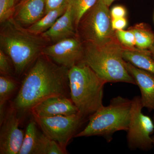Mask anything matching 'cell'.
<instances>
[{
	"label": "cell",
	"instance_id": "1",
	"mask_svg": "<svg viewBox=\"0 0 154 154\" xmlns=\"http://www.w3.org/2000/svg\"><path fill=\"white\" fill-rule=\"evenodd\" d=\"M69 69L42 54L25 75L14 101L11 102L20 119L42 100L51 96L70 97Z\"/></svg>",
	"mask_w": 154,
	"mask_h": 154
},
{
	"label": "cell",
	"instance_id": "2",
	"mask_svg": "<svg viewBox=\"0 0 154 154\" xmlns=\"http://www.w3.org/2000/svg\"><path fill=\"white\" fill-rule=\"evenodd\" d=\"M1 25V49L11 60L15 74L22 76L42 54L48 41L23 28L13 17Z\"/></svg>",
	"mask_w": 154,
	"mask_h": 154
},
{
	"label": "cell",
	"instance_id": "3",
	"mask_svg": "<svg viewBox=\"0 0 154 154\" xmlns=\"http://www.w3.org/2000/svg\"><path fill=\"white\" fill-rule=\"evenodd\" d=\"M122 51L123 47L116 37L102 45L84 42L82 63L88 66L107 83L124 82L136 85L127 69Z\"/></svg>",
	"mask_w": 154,
	"mask_h": 154
},
{
	"label": "cell",
	"instance_id": "4",
	"mask_svg": "<svg viewBox=\"0 0 154 154\" xmlns=\"http://www.w3.org/2000/svg\"><path fill=\"white\" fill-rule=\"evenodd\" d=\"M71 99L79 112L86 118L103 107L104 86L106 84L87 65L81 63L69 69Z\"/></svg>",
	"mask_w": 154,
	"mask_h": 154
},
{
	"label": "cell",
	"instance_id": "5",
	"mask_svg": "<svg viewBox=\"0 0 154 154\" xmlns=\"http://www.w3.org/2000/svg\"><path fill=\"white\" fill-rule=\"evenodd\" d=\"M132 100L121 96L113 98L89 118L88 125L74 137L100 136L108 142L120 131H127L130 121Z\"/></svg>",
	"mask_w": 154,
	"mask_h": 154
},
{
	"label": "cell",
	"instance_id": "6",
	"mask_svg": "<svg viewBox=\"0 0 154 154\" xmlns=\"http://www.w3.org/2000/svg\"><path fill=\"white\" fill-rule=\"evenodd\" d=\"M77 33L84 42L98 45L106 44L116 38L109 7L104 0H97L83 15Z\"/></svg>",
	"mask_w": 154,
	"mask_h": 154
},
{
	"label": "cell",
	"instance_id": "7",
	"mask_svg": "<svg viewBox=\"0 0 154 154\" xmlns=\"http://www.w3.org/2000/svg\"><path fill=\"white\" fill-rule=\"evenodd\" d=\"M131 118L127 135L128 146L131 150L147 151L153 146L151 135L154 132V122L142 113L140 96L132 99Z\"/></svg>",
	"mask_w": 154,
	"mask_h": 154
},
{
	"label": "cell",
	"instance_id": "8",
	"mask_svg": "<svg viewBox=\"0 0 154 154\" xmlns=\"http://www.w3.org/2000/svg\"><path fill=\"white\" fill-rule=\"evenodd\" d=\"M33 118L43 133L57 142L66 152L69 142L78 133L87 118L79 112L71 115Z\"/></svg>",
	"mask_w": 154,
	"mask_h": 154
},
{
	"label": "cell",
	"instance_id": "9",
	"mask_svg": "<svg viewBox=\"0 0 154 154\" xmlns=\"http://www.w3.org/2000/svg\"><path fill=\"white\" fill-rule=\"evenodd\" d=\"M84 42L78 35L46 46L42 54L55 63L69 69L82 62Z\"/></svg>",
	"mask_w": 154,
	"mask_h": 154
},
{
	"label": "cell",
	"instance_id": "10",
	"mask_svg": "<svg viewBox=\"0 0 154 154\" xmlns=\"http://www.w3.org/2000/svg\"><path fill=\"white\" fill-rule=\"evenodd\" d=\"M20 121L17 110L10 103L0 121V154L19 153L25 135L19 128Z\"/></svg>",
	"mask_w": 154,
	"mask_h": 154
},
{
	"label": "cell",
	"instance_id": "11",
	"mask_svg": "<svg viewBox=\"0 0 154 154\" xmlns=\"http://www.w3.org/2000/svg\"><path fill=\"white\" fill-rule=\"evenodd\" d=\"M76 106L70 97L63 96H51L35 105L30 111L33 117H51L71 115L79 113Z\"/></svg>",
	"mask_w": 154,
	"mask_h": 154
},
{
	"label": "cell",
	"instance_id": "12",
	"mask_svg": "<svg viewBox=\"0 0 154 154\" xmlns=\"http://www.w3.org/2000/svg\"><path fill=\"white\" fill-rule=\"evenodd\" d=\"M125 65L140 89L143 107L149 112L154 110V74L138 68L128 62L125 61Z\"/></svg>",
	"mask_w": 154,
	"mask_h": 154
},
{
	"label": "cell",
	"instance_id": "13",
	"mask_svg": "<svg viewBox=\"0 0 154 154\" xmlns=\"http://www.w3.org/2000/svg\"><path fill=\"white\" fill-rule=\"evenodd\" d=\"M48 41L54 43L77 35L74 14L68 5L66 11L52 27L41 34Z\"/></svg>",
	"mask_w": 154,
	"mask_h": 154
},
{
	"label": "cell",
	"instance_id": "14",
	"mask_svg": "<svg viewBox=\"0 0 154 154\" xmlns=\"http://www.w3.org/2000/svg\"><path fill=\"white\" fill-rule=\"evenodd\" d=\"M45 14V0H22L15 9L14 19L19 24L30 26Z\"/></svg>",
	"mask_w": 154,
	"mask_h": 154
},
{
	"label": "cell",
	"instance_id": "15",
	"mask_svg": "<svg viewBox=\"0 0 154 154\" xmlns=\"http://www.w3.org/2000/svg\"><path fill=\"white\" fill-rule=\"evenodd\" d=\"M122 56L125 61L138 68L154 74V59L149 49L123 47Z\"/></svg>",
	"mask_w": 154,
	"mask_h": 154
},
{
	"label": "cell",
	"instance_id": "16",
	"mask_svg": "<svg viewBox=\"0 0 154 154\" xmlns=\"http://www.w3.org/2000/svg\"><path fill=\"white\" fill-rule=\"evenodd\" d=\"M67 8V3L59 8L46 13L41 19L29 26L28 29L32 33L41 35L51 28L57 20L64 13Z\"/></svg>",
	"mask_w": 154,
	"mask_h": 154
},
{
	"label": "cell",
	"instance_id": "17",
	"mask_svg": "<svg viewBox=\"0 0 154 154\" xmlns=\"http://www.w3.org/2000/svg\"><path fill=\"white\" fill-rule=\"evenodd\" d=\"M20 88L19 83L12 76H0V121L5 113V107L13 94Z\"/></svg>",
	"mask_w": 154,
	"mask_h": 154
},
{
	"label": "cell",
	"instance_id": "18",
	"mask_svg": "<svg viewBox=\"0 0 154 154\" xmlns=\"http://www.w3.org/2000/svg\"><path fill=\"white\" fill-rule=\"evenodd\" d=\"M36 122L30 121L25 132L24 139L18 154H36V147L40 132Z\"/></svg>",
	"mask_w": 154,
	"mask_h": 154
},
{
	"label": "cell",
	"instance_id": "19",
	"mask_svg": "<svg viewBox=\"0 0 154 154\" xmlns=\"http://www.w3.org/2000/svg\"><path fill=\"white\" fill-rule=\"evenodd\" d=\"M134 33L136 47L149 49L154 41V33L149 25L144 23H139L129 28Z\"/></svg>",
	"mask_w": 154,
	"mask_h": 154
},
{
	"label": "cell",
	"instance_id": "20",
	"mask_svg": "<svg viewBox=\"0 0 154 154\" xmlns=\"http://www.w3.org/2000/svg\"><path fill=\"white\" fill-rule=\"evenodd\" d=\"M57 142L40 132L36 147V154H66Z\"/></svg>",
	"mask_w": 154,
	"mask_h": 154
},
{
	"label": "cell",
	"instance_id": "21",
	"mask_svg": "<svg viewBox=\"0 0 154 154\" xmlns=\"http://www.w3.org/2000/svg\"><path fill=\"white\" fill-rule=\"evenodd\" d=\"M97 1V0H67L68 5L71 8L74 14L76 30L79 22L83 15L96 4Z\"/></svg>",
	"mask_w": 154,
	"mask_h": 154
},
{
	"label": "cell",
	"instance_id": "22",
	"mask_svg": "<svg viewBox=\"0 0 154 154\" xmlns=\"http://www.w3.org/2000/svg\"><path fill=\"white\" fill-rule=\"evenodd\" d=\"M115 34L117 40L122 47L127 48L136 47V39L134 33L129 28L127 30H115Z\"/></svg>",
	"mask_w": 154,
	"mask_h": 154
},
{
	"label": "cell",
	"instance_id": "23",
	"mask_svg": "<svg viewBox=\"0 0 154 154\" xmlns=\"http://www.w3.org/2000/svg\"><path fill=\"white\" fill-rule=\"evenodd\" d=\"M17 0H0V22L4 23L13 17Z\"/></svg>",
	"mask_w": 154,
	"mask_h": 154
},
{
	"label": "cell",
	"instance_id": "24",
	"mask_svg": "<svg viewBox=\"0 0 154 154\" xmlns=\"http://www.w3.org/2000/svg\"><path fill=\"white\" fill-rule=\"evenodd\" d=\"M10 58L0 49V72L1 75L12 76V69Z\"/></svg>",
	"mask_w": 154,
	"mask_h": 154
},
{
	"label": "cell",
	"instance_id": "25",
	"mask_svg": "<svg viewBox=\"0 0 154 154\" xmlns=\"http://www.w3.org/2000/svg\"><path fill=\"white\" fill-rule=\"evenodd\" d=\"M67 0H45V14L59 8L67 3Z\"/></svg>",
	"mask_w": 154,
	"mask_h": 154
},
{
	"label": "cell",
	"instance_id": "26",
	"mask_svg": "<svg viewBox=\"0 0 154 154\" xmlns=\"http://www.w3.org/2000/svg\"><path fill=\"white\" fill-rule=\"evenodd\" d=\"M112 19L125 17L126 15V9L122 6H116L110 11Z\"/></svg>",
	"mask_w": 154,
	"mask_h": 154
},
{
	"label": "cell",
	"instance_id": "27",
	"mask_svg": "<svg viewBox=\"0 0 154 154\" xmlns=\"http://www.w3.org/2000/svg\"><path fill=\"white\" fill-rule=\"evenodd\" d=\"M127 25L125 17L112 19V26L114 30H123Z\"/></svg>",
	"mask_w": 154,
	"mask_h": 154
},
{
	"label": "cell",
	"instance_id": "28",
	"mask_svg": "<svg viewBox=\"0 0 154 154\" xmlns=\"http://www.w3.org/2000/svg\"><path fill=\"white\" fill-rule=\"evenodd\" d=\"M149 50L151 53V54L152 57L154 59V41L151 46L149 48Z\"/></svg>",
	"mask_w": 154,
	"mask_h": 154
},
{
	"label": "cell",
	"instance_id": "29",
	"mask_svg": "<svg viewBox=\"0 0 154 154\" xmlns=\"http://www.w3.org/2000/svg\"><path fill=\"white\" fill-rule=\"evenodd\" d=\"M115 0H104L105 4L109 7L111 5L112 3Z\"/></svg>",
	"mask_w": 154,
	"mask_h": 154
},
{
	"label": "cell",
	"instance_id": "30",
	"mask_svg": "<svg viewBox=\"0 0 154 154\" xmlns=\"http://www.w3.org/2000/svg\"><path fill=\"white\" fill-rule=\"evenodd\" d=\"M153 122H154V116H153ZM152 140L153 145V146H154V136L152 137Z\"/></svg>",
	"mask_w": 154,
	"mask_h": 154
},
{
	"label": "cell",
	"instance_id": "31",
	"mask_svg": "<svg viewBox=\"0 0 154 154\" xmlns=\"http://www.w3.org/2000/svg\"><path fill=\"white\" fill-rule=\"evenodd\" d=\"M22 1V0H17V2H21V1Z\"/></svg>",
	"mask_w": 154,
	"mask_h": 154
}]
</instances>
